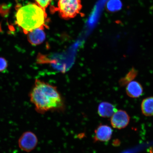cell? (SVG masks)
Here are the masks:
<instances>
[{
    "label": "cell",
    "instance_id": "12",
    "mask_svg": "<svg viewBox=\"0 0 153 153\" xmlns=\"http://www.w3.org/2000/svg\"><path fill=\"white\" fill-rule=\"evenodd\" d=\"M122 7V4L120 0H110L108 4V8L111 11L120 10Z\"/></svg>",
    "mask_w": 153,
    "mask_h": 153
},
{
    "label": "cell",
    "instance_id": "5",
    "mask_svg": "<svg viewBox=\"0 0 153 153\" xmlns=\"http://www.w3.org/2000/svg\"><path fill=\"white\" fill-rule=\"evenodd\" d=\"M130 118L127 112L122 110H117L111 118V123L114 128L122 129L128 126Z\"/></svg>",
    "mask_w": 153,
    "mask_h": 153
},
{
    "label": "cell",
    "instance_id": "4",
    "mask_svg": "<svg viewBox=\"0 0 153 153\" xmlns=\"http://www.w3.org/2000/svg\"><path fill=\"white\" fill-rule=\"evenodd\" d=\"M18 143L19 148L21 150L30 152L34 150L37 146L38 139L37 136L33 132L26 131L21 136Z\"/></svg>",
    "mask_w": 153,
    "mask_h": 153
},
{
    "label": "cell",
    "instance_id": "13",
    "mask_svg": "<svg viewBox=\"0 0 153 153\" xmlns=\"http://www.w3.org/2000/svg\"><path fill=\"white\" fill-rule=\"evenodd\" d=\"M8 67V62L5 58L0 57V72H4L6 71Z\"/></svg>",
    "mask_w": 153,
    "mask_h": 153
},
{
    "label": "cell",
    "instance_id": "7",
    "mask_svg": "<svg viewBox=\"0 0 153 153\" xmlns=\"http://www.w3.org/2000/svg\"><path fill=\"white\" fill-rule=\"evenodd\" d=\"M43 29V28H36L27 34L28 42L32 45H39L45 41L46 36Z\"/></svg>",
    "mask_w": 153,
    "mask_h": 153
},
{
    "label": "cell",
    "instance_id": "14",
    "mask_svg": "<svg viewBox=\"0 0 153 153\" xmlns=\"http://www.w3.org/2000/svg\"><path fill=\"white\" fill-rule=\"evenodd\" d=\"M37 4L44 9L48 6L51 3V0H35Z\"/></svg>",
    "mask_w": 153,
    "mask_h": 153
},
{
    "label": "cell",
    "instance_id": "6",
    "mask_svg": "<svg viewBox=\"0 0 153 153\" xmlns=\"http://www.w3.org/2000/svg\"><path fill=\"white\" fill-rule=\"evenodd\" d=\"M113 130L109 126L100 124L94 131L93 140L94 142H107L111 138Z\"/></svg>",
    "mask_w": 153,
    "mask_h": 153
},
{
    "label": "cell",
    "instance_id": "11",
    "mask_svg": "<svg viewBox=\"0 0 153 153\" xmlns=\"http://www.w3.org/2000/svg\"><path fill=\"white\" fill-rule=\"evenodd\" d=\"M137 71L135 68H132L131 70L127 74L125 77L122 78L120 81V85L122 86L128 84L132 81V80L137 76Z\"/></svg>",
    "mask_w": 153,
    "mask_h": 153
},
{
    "label": "cell",
    "instance_id": "3",
    "mask_svg": "<svg viewBox=\"0 0 153 153\" xmlns=\"http://www.w3.org/2000/svg\"><path fill=\"white\" fill-rule=\"evenodd\" d=\"M82 7L81 0H58V10L64 19L74 18Z\"/></svg>",
    "mask_w": 153,
    "mask_h": 153
},
{
    "label": "cell",
    "instance_id": "1",
    "mask_svg": "<svg viewBox=\"0 0 153 153\" xmlns=\"http://www.w3.org/2000/svg\"><path fill=\"white\" fill-rule=\"evenodd\" d=\"M30 97L36 111L40 114L62 111L65 108L64 99L57 87L41 80L36 79Z\"/></svg>",
    "mask_w": 153,
    "mask_h": 153
},
{
    "label": "cell",
    "instance_id": "9",
    "mask_svg": "<svg viewBox=\"0 0 153 153\" xmlns=\"http://www.w3.org/2000/svg\"><path fill=\"white\" fill-rule=\"evenodd\" d=\"M117 110L113 104L108 102H101L97 108L99 115L103 118L111 117Z\"/></svg>",
    "mask_w": 153,
    "mask_h": 153
},
{
    "label": "cell",
    "instance_id": "10",
    "mask_svg": "<svg viewBox=\"0 0 153 153\" xmlns=\"http://www.w3.org/2000/svg\"><path fill=\"white\" fill-rule=\"evenodd\" d=\"M142 113L146 116H153V97H149L143 99L141 102Z\"/></svg>",
    "mask_w": 153,
    "mask_h": 153
},
{
    "label": "cell",
    "instance_id": "2",
    "mask_svg": "<svg viewBox=\"0 0 153 153\" xmlns=\"http://www.w3.org/2000/svg\"><path fill=\"white\" fill-rule=\"evenodd\" d=\"M16 18L17 24L27 34L35 29L43 28L47 14L45 10L37 4L28 3L19 7Z\"/></svg>",
    "mask_w": 153,
    "mask_h": 153
},
{
    "label": "cell",
    "instance_id": "8",
    "mask_svg": "<svg viewBox=\"0 0 153 153\" xmlns=\"http://www.w3.org/2000/svg\"><path fill=\"white\" fill-rule=\"evenodd\" d=\"M126 92L128 96L131 98H138L142 95L143 87L139 82L132 81L128 84L126 88Z\"/></svg>",
    "mask_w": 153,
    "mask_h": 153
}]
</instances>
